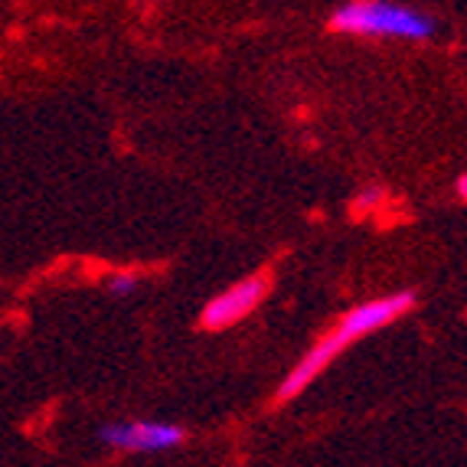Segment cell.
Segmentation results:
<instances>
[{"instance_id":"7a4b0ae2","label":"cell","mask_w":467,"mask_h":467,"mask_svg":"<svg viewBox=\"0 0 467 467\" xmlns=\"http://www.w3.org/2000/svg\"><path fill=\"white\" fill-rule=\"evenodd\" d=\"M327 26L334 33H353V36H392L415 43L438 33L435 16L396 0H350L330 14Z\"/></svg>"},{"instance_id":"3957f363","label":"cell","mask_w":467,"mask_h":467,"mask_svg":"<svg viewBox=\"0 0 467 467\" xmlns=\"http://www.w3.org/2000/svg\"><path fill=\"white\" fill-rule=\"evenodd\" d=\"M99 441L109 444L111 451H138V454H157L171 451L177 444L187 441V431L173 421H109L99 429Z\"/></svg>"},{"instance_id":"5b68a950","label":"cell","mask_w":467,"mask_h":467,"mask_svg":"<svg viewBox=\"0 0 467 467\" xmlns=\"http://www.w3.org/2000/svg\"><path fill=\"white\" fill-rule=\"evenodd\" d=\"M105 291H109V295H115V297L134 295V291H138V275H131V272L109 275V278H105Z\"/></svg>"},{"instance_id":"8992f818","label":"cell","mask_w":467,"mask_h":467,"mask_svg":"<svg viewBox=\"0 0 467 467\" xmlns=\"http://www.w3.org/2000/svg\"><path fill=\"white\" fill-rule=\"evenodd\" d=\"M379 200H382V190H369V193H363L357 200V210H363V206H376Z\"/></svg>"},{"instance_id":"277c9868","label":"cell","mask_w":467,"mask_h":467,"mask_svg":"<svg viewBox=\"0 0 467 467\" xmlns=\"http://www.w3.org/2000/svg\"><path fill=\"white\" fill-rule=\"evenodd\" d=\"M268 295V278L265 275H249V278L235 281L233 288H226L223 295H216L213 301H206V307L200 311V324L206 330H226L235 327L239 320H245L258 304Z\"/></svg>"},{"instance_id":"6da1fadb","label":"cell","mask_w":467,"mask_h":467,"mask_svg":"<svg viewBox=\"0 0 467 467\" xmlns=\"http://www.w3.org/2000/svg\"><path fill=\"white\" fill-rule=\"evenodd\" d=\"M412 307H415V291H396V295L376 297V301L359 304V307H353L350 314H343L340 324H337L330 334L320 337L311 350L297 359V367L281 379L278 392H275V402L281 405V402L297 399L343 350H347V347H350V343H357V340H363V337L376 334V330L396 324V320L405 317Z\"/></svg>"},{"instance_id":"52a82bcc","label":"cell","mask_w":467,"mask_h":467,"mask_svg":"<svg viewBox=\"0 0 467 467\" xmlns=\"http://www.w3.org/2000/svg\"><path fill=\"white\" fill-rule=\"evenodd\" d=\"M458 196H461V200L467 202V171H464V173H461V177H458Z\"/></svg>"}]
</instances>
